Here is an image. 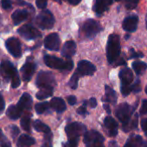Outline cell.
<instances>
[{
	"instance_id": "obj_1",
	"label": "cell",
	"mask_w": 147,
	"mask_h": 147,
	"mask_svg": "<svg viewBox=\"0 0 147 147\" xmlns=\"http://www.w3.org/2000/svg\"><path fill=\"white\" fill-rule=\"evenodd\" d=\"M120 54V37L116 34H110L107 45V57L110 64L114 63Z\"/></svg>"
},
{
	"instance_id": "obj_2",
	"label": "cell",
	"mask_w": 147,
	"mask_h": 147,
	"mask_svg": "<svg viewBox=\"0 0 147 147\" xmlns=\"http://www.w3.org/2000/svg\"><path fill=\"white\" fill-rule=\"evenodd\" d=\"M43 59L46 65L52 69L60 71H71L74 67V63L71 59L63 60L60 58L51 55H45Z\"/></svg>"
},
{
	"instance_id": "obj_3",
	"label": "cell",
	"mask_w": 147,
	"mask_h": 147,
	"mask_svg": "<svg viewBox=\"0 0 147 147\" xmlns=\"http://www.w3.org/2000/svg\"><path fill=\"white\" fill-rule=\"evenodd\" d=\"M133 109L132 107L127 103H121L115 109V115L119 121H120L123 123L124 131L128 132V127H129V121L132 117Z\"/></svg>"
},
{
	"instance_id": "obj_4",
	"label": "cell",
	"mask_w": 147,
	"mask_h": 147,
	"mask_svg": "<svg viewBox=\"0 0 147 147\" xmlns=\"http://www.w3.org/2000/svg\"><path fill=\"white\" fill-rule=\"evenodd\" d=\"M120 79L121 81V92L124 96H128L132 91L131 84L133 81V71L128 68H124L120 71Z\"/></svg>"
},
{
	"instance_id": "obj_5",
	"label": "cell",
	"mask_w": 147,
	"mask_h": 147,
	"mask_svg": "<svg viewBox=\"0 0 147 147\" xmlns=\"http://www.w3.org/2000/svg\"><path fill=\"white\" fill-rule=\"evenodd\" d=\"M65 132L67 134L68 140H78L80 136L87 133V128L86 126L81 123L73 122L67 125Z\"/></svg>"
},
{
	"instance_id": "obj_6",
	"label": "cell",
	"mask_w": 147,
	"mask_h": 147,
	"mask_svg": "<svg viewBox=\"0 0 147 147\" xmlns=\"http://www.w3.org/2000/svg\"><path fill=\"white\" fill-rule=\"evenodd\" d=\"M104 137L97 131L91 130L84 134V143L86 147H105Z\"/></svg>"
},
{
	"instance_id": "obj_7",
	"label": "cell",
	"mask_w": 147,
	"mask_h": 147,
	"mask_svg": "<svg viewBox=\"0 0 147 147\" xmlns=\"http://www.w3.org/2000/svg\"><path fill=\"white\" fill-rule=\"evenodd\" d=\"M36 23L39 28L42 29H50L55 24L54 16L49 10L44 9L36 16Z\"/></svg>"
},
{
	"instance_id": "obj_8",
	"label": "cell",
	"mask_w": 147,
	"mask_h": 147,
	"mask_svg": "<svg viewBox=\"0 0 147 147\" xmlns=\"http://www.w3.org/2000/svg\"><path fill=\"white\" fill-rule=\"evenodd\" d=\"M81 30L84 36L90 39V38H94L96 34H98L102 30V27L100 24V22H98L97 21L93 19H88L83 23Z\"/></svg>"
},
{
	"instance_id": "obj_9",
	"label": "cell",
	"mask_w": 147,
	"mask_h": 147,
	"mask_svg": "<svg viewBox=\"0 0 147 147\" xmlns=\"http://www.w3.org/2000/svg\"><path fill=\"white\" fill-rule=\"evenodd\" d=\"M36 84L38 88H54L56 84L54 75L49 71H40L36 77Z\"/></svg>"
},
{
	"instance_id": "obj_10",
	"label": "cell",
	"mask_w": 147,
	"mask_h": 147,
	"mask_svg": "<svg viewBox=\"0 0 147 147\" xmlns=\"http://www.w3.org/2000/svg\"><path fill=\"white\" fill-rule=\"evenodd\" d=\"M0 74L6 80H12L18 76L15 66L8 60L3 61L0 65Z\"/></svg>"
},
{
	"instance_id": "obj_11",
	"label": "cell",
	"mask_w": 147,
	"mask_h": 147,
	"mask_svg": "<svg viewBox=\"0 0 147 147\" xmlns=\"http://www.w3.org/2000/svg\"><path fill=\"white\" fill-rule=\"evenodd\" d=\"M18 34L26 40H35L41 36V33L32 25L26 24L22 26L17 30Z\"/></svg>"
},
{
	"instance_id": "obj_12",
	"label": "cell",
	"mask_w": 147,
	"mask_h": 147,
	"mask_svg": "<svg viewBox=\"0 0 147 147\" xmlns=\"http://www.w3.org/2000/svg\"><path fill=\"white\" fill-rule=\"evenodd\" d=\"M5 47L8 52L15 58H19L22 55L20 40L15 37L9 38L5 41Z\"/></svg>"
},
{
	"instance_id": "obj_13",
	"label": "cell",
	"mask_w": 147,
	"mask_h": 147,
	"mask_svg": "<svg viewBox=\"0 0 147 147\" xmlns=\"http://www.w3.org/2000/svg\"><path fill=\"white\" fill-rule=\"evenodd\" d=\"M60 45H61L60 37L56 33L49 34L48 36H46L44 40V47L48 50L58 51L60 48Z\"/></svg>"
},
{
	"instance_id": "obj_14",
	"label": "cell",
	"mask_w": 147,
	"mask_h": 147,
	"mask_svg": "<svg viewBox=\"0 0 147 147\" xmlns=\"http://www.w3.org/2000/svg\"><path fill=\"white\" fill-rule=\"evenodd\" d=\"M96 71V67L88 60H81L78 64L76 71L80 76H92Z\"/></svg>"
},
{
	"instance_id": "obj_15",
	"label": "cell",
	"mask_w": 147,
	"mask_h": 147,
	"mask_svg": "<svg viewBox=\"0 0 147 147\" xmlns=\"http://www.w3.org/2000/svg\"><path fill=\"white\" fill-rule=\"evenodd\" d=\"M35 71H36V64L32 61H27L21 69L23 79L26 82L29 81L33 74L35 73Z\"/></svg>"
},
{
	"instance_id": "obj_16",
	"label": "cell",
	"mask_w": 147,
	"mask_h": 147,
	"mask_svg": "<svg viewBox=\"0 0 147 147\" xmlns=\"http://www.w3.org/2000/svg\"><path fill=\"white\" fill-rule=\"evenodd\" d=\"M139 18L137 16H131L123 21V28L127 32H134L138 28Z\"/></svg>"
},
{
	"instance_id": "obj_17",
	"label": "cell",
	"mask_w": 147,
	"mask_h": 147,
	"mask_svg": "<svg viewBox=\"0 0 147 147\" xmlns=\"http://www.w3.org/2000/svg\"><path fill=\"white\" fill-rule=\"evenodd\" d=\"M76 52V44L73 40H68L62 48V55L67 59H70Z\"/></svg>"
},
{
	"instance_id": "obj_18",
	"label": "cell",
	"mask_w": 147,
	"mask_h": 147,
	"mask_svg": "<svg viewBox=\"0 0 147 147\" xmlns=\"http://www.w3.org/2000/svg\"><path fill=\"white\" fill-rule=\"evenodd\" d=\"M113 0H94V12L101 16L102 13L107 10L109 6L113 3Z\"/></svg>"
},
{
	"instance_id": "obj_19",
	"label": "cell",
	"mask_w": 147,
	"mask_h": 147,
	"mask_svg": "<svg viewBox=\"0 0 147 147\" xmlns=\"http://www.w3.org/2000/svg\"><path fill=\"white\" fill-rule=\"evenodd\" d=\"M104 126L108 131L109 136L111 137L116 136V134H118V123L113 118H112L111 116L106 117L104 120Z\"/></svg>"
},
{
	"instance_id": "obj_20",
	"label": "cell",
	"mask_w": 147,
	"mask_h": 147,
	"mask_svg": "<svg viewBox=\"0 0 147 147\" xmlns=\"http://www.w3.org/2000/svg\"><path fill=\"white\" fill-rule=\"evenodd\" d=\"M16 106L22 110H29L32 106V98L29 94L28 93H23V96H21L19 102H17Z\"/></svg>"
},
{
	"instance_id": "obj_21",
	"label": "cell",
	"mask_w": 147,
	"mask_h": 147,
	"mask_svg": "<svg viewBox=\"0 0 147 147\" xmlns=\"http://www.w3.org/2000/svg\"><path fill=\"white\" fill-rule=\"evenodd\" d=\"M50 108L58 113H62L66 110V103L63 99L60 97H54L49 102Z\"/></svg>"
},
{
	"instance_id": "obj_22",
	"label": "cell",
	"mask_w": 147,
	"mask_h": 147,
	"mask_svg": "<svg viewBox=\"0 0 147 147\" xmlns=\"http://www.w3.org/2000/svg\"><path fill=\"white\" fill-rule=\"evenodd\" d=\"M35 140L28 134H22L19 136L16 146L17 147H31L35 145Z\"/></svg>"
},
{
	"instance_id": "obj_23",
	"label": "cell",
	"mask_w": 147,
	"mask_h": 147,
	"mask_svg": "<svg viewBox=\"0 0 147 147\" xmlns=\"http://www.w3.org/2000/svg\"><path fill=\"white\" fill-rule=\"evenodd\" d=\"M28 17V12L25 9H17L13 12L11 18L15 25H18Z\"/></svg>"
},
{
	"instance_id": "obj_24",
	"label": "cell",
	"mask_w": 147,
	"mask_h": 147,
	"mask_svg": "<svg viewBox=\"0 0 147 147\" xmlns=\"http://www.w3.org/2000/svg\"><path fill=\"white\" fill-rule=\"evenodd\" d=\"M22 112L23 111L17 106L11 105L8 108V109L6 111V115L10 120H16L21 116Z\"/></svg>"
},
{
	"instance_id": "obj_25",
	"label": "cell",
	"mask_w": 147,
	"mask_h": 147,
	"mask_svg": "<svg viewBox=\"0 0 147 147\" xmlns=\"http://www.w3.org/2000/svg\"><path fill=\"white\" fill-rule=\"evenodd\" d=\"M105 90H106V101L112 104H115L118 99L115 90L112 89L111 87H109L108 85L105 86Z\"/></svg>"
},
{
	"instance_id": "obj_26",
	"label": "cell",
	"mask_w": 147,
	"mask_h": 147,
	"mask_svg": "<svg viewBox=\"0 0 147 147\" xmlns=\"http://www.w3.org/2000/svg\"><path fill=\"white\" fill-rule=\"evenodd\" d=\"M34 128L40 133H43L45 134H50V128L49 127V126H47L46 124H44L43 122H42L39 120H36L34 121L33 123Z\"/></svg>"
},
{
	"instance_id": "obj_27",
	"label": "cell",
	"mask_w": 147,
	"mask_h": 147,
	"mask_svg": "<svg viewBox=\"0 0 147 147\" xmlns=\"http://www.w3.org/2000/svg\"><path fill=\"white\" fill-rule=\"evenodd\" d=\"M54 88H42L36 93V98L38 100H44L53 95Z\"/></svg>"
},
{
	"instance_id": "obj_28",
	"label": "cell",
	"mask_w": 147,
	"mask_h": 147,
	"mask_svg": "<svg viewBox=\"0 0 147 147\" xmlns=\"http://www.w3.org/2000/svg\"><path fill=\"white\" fill-rule=\"evenodd\" d=\"M132 66H133V69L134 70V71L138 75L142 74L147 69L146 64L144 63V62H141V61H135V62H133Z\"/></svg>"
},
{
	"instance_id": "obj_29",
	"label": "cell",
	"mask_w": 147,
	"mask_h": 147,
	"mask_svg": "<svg viewBox=\"0 0 147 147\" xmlns=\"http://www.w3.org/2000/svg\"><path fill=\"white\" fill-rule=\"evenodd\" d=\"M142 138L140 136L132 137L124 147H140L142 144Z\"/></svg>"
},
{
	"instance_id": "obj_30",
	"label": "cell",
	"mask_w": 147,
	"mask_h": 147,
	"mask_svg": "<svg viewBox=\"0 0 147 147\" xmlns=\"http://www.w3.org/2000/svg\"><path fill=\"white\" fill-rule=\"evenodd\" d=\"M49 106H50V104L48 102H40V103L36 104L35 109H36V112L37 114L41 115V114H43L44 112H46L49 109Z\"/></svg>"
},
{
	"instance_id": "obj_31",
	"label": "cell",
	"mask_w": 147,
	"mask_h": 147,
	"mask_svg": "<svg viewBox=\"0 0 147 147\" xmlns=\"http://www.w3.org/2000/svg\"><path fill=\"white\" fill-rule=\"evenodd\" d=\"M21 127L26 132H30V118L28 116H24L21 119L20 121Z\"/></svg>"
},
{
	"instance_id": "obj_32",
	"label": "cell",
	"mask_w": 147,
	"mask_h": 147,
	"mask_svg": "<svg viewBox=\"0 0 147 147\" xmlns=\"http://www.w3.org/2000/svg\"><path fill=\"white\" fill-rule=\"evenodd\" d=\"M81 76L79 75V73L77 72V71H75L74 74H73V76H72V78H70V80H69V86L71 87V89H73V90H75L76 88H77V86H78V80H79V78H80Z\"/></svg>"
},
{
	"instance_id": "obj_33",
	"label": "cell",
	"mask_w": 147,
	"mask_h": 147,
	"mask_svg": "<svg viewBox=\"0 0 147 147\" xmlns=\"http://www.w3.org/2000/svg\"><path fill=\"white\" fill-rule=\"evenodd\" d=\"M139 0H126L125 2V6L127 9H135L139 3Z\"/></svg>"
},
{
	"instance_id": "obj_34",
	"label": "cell",
	"mask_w": 147,
	"mask_h": 147,
	"mask_svg": "<svg viewBox=\"0 0 147 147\" xmlns=\"http://www.w3.org/2000/svg\"><path fill=\"white\" fill-rule=\"evenodd\" d=\"M141 90V86H140V81L139 79L136 80V82L133 84L132 86V91L135 92V93H138Z\"/></svg>"
},
{
	"instance_id": "obj_35",
	"label": "cell",
	"mask_w": 147,
	"mask_h": 147,
	"mask_svg": "<svg viewBox=\"0 0 147 147\" xmlns=\"http://www.w3.org/2000/svg\"><path fill=\"white\" fill-rule=\"evenodd\" d=\"M0 146H1V147H12L10 142L8 140V139L5 136H3L0 139Z\"/></svg>"
},
{
	"instance_id": "obj_36",
	"label": "cell",
	"mask_w": 147,
	"mask_h": 147,
	"mask_svg": "<svg viewBox=\"0 0 147 147\" xmlns=\"http://www.w3.org/2000/svg\"><path fill=\"white\" fill-rule=\"evenodd\" d=\"M1 5L4 9H10L11 8V2L10 0H2Z\"/></svg>"
},
{
	"instance_id": "obj_37",
	"label": "cell",
	"mask_w": 147,
	"mask_h": 147,
	"mask_svg": "<svg viewBox=\"0 0 147 147\" xmlns=\"http://www.w3.org/2000/svg\"><path fill=\"white\" fill-rule=\"evenodd\" d=\"M36 3L39 9H44L47 6L48 0H36Z\"/></svg>"
},
{
	"instance_id": "obj_38",
	"label": "cell",
	"mask_w": 147,
	"mask_h": 147,
	"mask_svg": "<svg viewBox=\"0 0 147 147\" xmlns=\"http://www.w3.org/2000/svg\"><path fill=\"white\" fill-rule=\"evenodd\" d=\"M78 140H68L67 143H64L62 147H77Z\"/></svg>"
},
{
	"instance_id": "obj_39",
	"label": "cell",
	"mask_w": 147,
	"mask_h": 147,
	"mask_svg": "<svg viewBox=\"0 0 147 147\" xmlns=\"http://www.w3.org/2000/svg\"><path fill=\"white\" fill-rule=\"evenodd\" d=\"M142 58L143 57V53H135L133 48L130 49V58Z\"/></svg>"
},
{
	"instance_id": "obj_40",
	"label": "cell",
	"mask_w": 147,
	"mask_h": 147,
	"mask_svg": "<svg viewBox=\"0 0 147 147\" xmlns=\"http://www.w3.org/2000/svg\"><path fill=\"white\" fill-rule=\"evenodd\" d=\"M10 127H11V134H12L13 138H16V137L19 134L20 130H19V128H18L16 126H15V125H12Z\"/></svg>"
},
{
	"instance_id": "obj_41",
	"label": "cell",
	"mask_w": 147,
	"mask_h": 147,
	"mask_svg": "<svg viewBox=\"0 0 147 147\" xmlns=\"http://www.w3.org/2000/svg\"><path fill=\"white\" fill-rule=\"evenodd\" d=\"M140 114L141 115H147V100H143L142 106L140 109Z\"/></svg>"
},
{
	"instance_id": "obj_42",
	"label": "cell",
	"mask_w": 147,
	"mask_h": 147,
	"mask_svg": "<svg viewBox=\"0 0 147 147\" xmlns=\"http://www.w3.org/2000/svg\"><path fill=\"white\" fill-rule=\"evenodd\" d=\"M77 113H78L79 115H84L88 114V111H87V108H86V106H85V105H83V106L80 107V108L77 109Z\"/></svg>"
},
{
	"instance_id": "obj_43",
	"label": "cell",
	"mask_w": 147,
	"mask_h": 147,
	"mask_svg": "<svg viewBox=\"0 0 147 147\" xmlns=\"http://www.w3.org/2000/svg\"><path fill=\"white\" fill-rule=\"evenodd\" d=\"M67 99H68V102L70 105H75L76 103V101H77L76 97L75 96H68Z\"/></svg>"
},
{
	"instance_id": "obj_44",
	"label": "cell",
	"mask_w": 147,
	"mask_h": 147,
	"mask_svg": "<svg viewBox=\"0 0 147 147\" xmlns=\"http://www.w3.org/2000/svg\"><path fill=\"white\" fill-rule=\"evenodd\" d=\"M141 127H142L143 131L147 134V118L146 119H143L141 121Z\"/></svg>"
},
{
	"instance_id": "obj_45",
	"label": "cell",
	"mask_w": 147,
	"mask_h": 147,
	"mask_svg": "<svg viewBox=\"0 0 147 147\" xmlns=\"http://www.w3.org/2000/svg\"><path fill=\"white\" fill-rule=\"evenodd\" d=\"M88 103H89V105H90L91 108H95V107L97 106V101H96L95 98H91V99H89Z\"/></svg>"
},
{
	"instance_id": "obj_46",
	"label": "cell",
	"mask_w": 147,
	"mask_h": 147,
	"mask_svg": "<svg viewBox=\"0 0 147 147\" xmlns=\"http://www.w3.org/2000/svg\"><path fill=\"white\" fill-rule=\"evenodd\" d=\"M4 105H5V102H4V100L2 96V95H0V113H2L4 109Z\"/></svg>"
},
{
	"instance_id": "obj_47",
	"label": "cell",
	"mask_w": 147,
	"mask_h": 147,
	"mask_svg": "<svg viewBox=\"0 0 147 147\" xmlns=\"http://www.w3.org/2000/svg\"><path fill=\"white\" fill-rule=\"evenodd\" d=\"M81 0H68V2L72 5H77L78 3H81Z\"/></svg>"
},
{
	"instance_id": "obj_48",
	"label": "cell",
	"mask_w": 147,
	"mask_h": 147,
	"mask_svg": "<svg viewBox=\"0 0 147 147\" xmlns=\"http://www.w3.org/2000/svg\"><path fill=\"white\" fill-rule=\"evenodd\" d=\"M109 147H119V146L115 141H111L109 143Z\"/></svg>"
},
{
	"instance_id": "obj_49",
	"label": "cell",
	"mask_w": 147,
	"mask_h": 147,
	"mask_svg": "<svg viewBox=\"0 0 147 147\" xmlns=\"http://www.w3.org/2000/svg\"><path fill=\"white\" fill-rule=\"evenodd\" d=\"M42 147H52V145H51V143L49 142V140H48V141H46V142L42 145Z\"/></svg>"
},
{
	"instance_id": "obj_50",
	"label": "cell",
	"mask_w": 147,
	"mask_h": 147,
	"mask_svg": "<svg viewBox=\"0 0 147 147\" xmlns=\"http://www.w3.org/2000/svg\"><path fill=\"white\" fill-rule=\"evenodd\" d=\"M104 108H105V109L107 110V112L108 114H110L111 110H110V109H109V106H108L107 104H105V105H104Z\"/></svg>"
},
{
	"instance_id": "obj_51",
	"label": "cell",
	"mask_w": 147,
	"mask_h": 147,
	"mask_svg": "<svg viewBox=\"0 0 147 147\" xmlns=\"http://www.w3.org/2000/svg\"><path fill=\"white\" fill-rule=\"evenodd\" d=\"M17 2H19V4H24L25 3L23 0H17Z\"/></svg>"
},
{
	"instance_id": "obj_52",
	"label": "cell",
	"mask_w": 147,
	"mask_h": 147,
	"mask_svg": "<svg viewBox=\"0 0 147 147\" xmlns=\"http://www.w3.org/2000/svg\"><path fill=\"white\" fill-rule=\"evenodd\" d=\"M3 136V132H2V130L0 129V139H1Z\"/></svg>"
},
{
	"instance_id": "obj_53",
	"label": "cell",
	"mask_w": 147,
	"mask_h": 147,
	"mask_svg": "<svg viewBox=\"0 0 147 147\" xmlns=\"http://www.w3.org/2000/svg\"><path fill=\"white\" fill-rule=\"evenodd\" d=\"M146 28H147V15H146Z\"/></svg>"
},
{
	"instance_id": "obj_54",
	"label": "cell",
	"mask_w": 147,
	"mask_h": 147,
	"mask_svg": "<svg viewBox=\"0 0 147 147\" xmlns=\"http://www.w3.org/2000/svg\"><path fill=\"white\" fill-rule=\"evenodd\" d=\"M146 94H147V86H146Z\"/></svg>"
},
{
	"instance_id": "obj_55",
	"label": "cell",
	"mask_w": 147,
	"mask_h": 147,
	"mask_svg": "<svg viewBox=\"0 0 147 147\" xmlns=\"http://www.w3.org/2000/svg\"><path fill=\"white\" fill-rule=\"evenodd\" d=\"M113 1H121V0H113Z\"/></svg>"
}]
</instances>
